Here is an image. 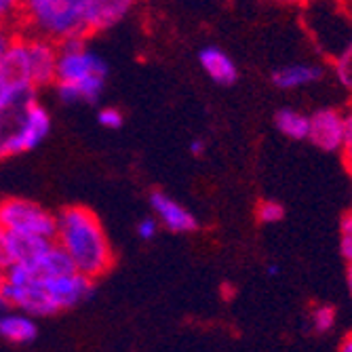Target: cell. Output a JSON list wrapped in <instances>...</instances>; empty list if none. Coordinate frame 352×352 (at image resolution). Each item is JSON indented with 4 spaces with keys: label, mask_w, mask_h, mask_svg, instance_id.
<instances>
[{
    "label": "cell",
    "mask_w": 352,
    "mask_h": 352,
    "mask_svg": "<svg viewBox=\"0 0 352 352\" xmlns=\"http://www.w3.org/2000/svg\"><path fill=\"white\" fill-rule=\"evenodd\" d=\"M340 253L346 262H352V232H342L340 239Z\"/></svg>",
    "instance_id": "cell-24"
},
{
    "label": "cell",
    "mask_w": 352,
    "mask_h": 352,
    "mask_svg": "<svg viewBox=\"0 0 352 352\" xmlns=\"http://www.w3.org/2000/svg\"><path fill=\"white\" fill-rule=\"evenodd\" d=\"M51 243H53L51 239H43L34 234L7 232V239H5L7 264H28L32 260H36Z\"/></svg>",
    "instance_id": "cell-15"
},
{
    "label": "cell",
    "mask_w": 352,
    "mask_h": 352,
    "mask_svg": "<svg viewBox=\"0 0 352 352\" xmlns=\"http://www.w3.org/2000/svg\"><path fill=\"white\" fill-rule=\"evenodd\" d=\"M276 3H283V5H302L306 0H276Z\"/></svg>",
    "instance_id": "cell-32"
},
{
    "label": "cell",
    "mask_w": 352,
    "mask_h": 352,
    "mask_svg": "<svg viewBox=\"0 0 352 352\" xmlns=\"http://www.w3.org/2000/svg\"><path fill=\"white\" fill-rule=\"evenodd\" d=\"M23 45H25V55H28V66L32 74V82H34L36 91L51 87L55 82V72H57V53L59 45L38 36V34H21Z\"/></svg>",
    "instance_id": "cell-8"
},
{
    "label": "cell",
    "mask_w": 352,
    "mask_h": 352,
    "mask_svg": "<svg viewBox=\"0 0 352 352\" xmlns=\"http://www.w3.org/2000/svg\"><path fill=\"white\" fill-rule=\"evenodd\" d=\"M38 338V323L36 316H32L23 310L11 308L9 312L0 314V340L13 346H25Z\"/></svg>",
    "instance_id": "cell-13"
},
{
    "label": "cell",
    "mask_w": 352,
    "mask_h": 352,
    "mask_svg": "<svg viewBox=\"0 0 352 352\" xmlns=\"http://www.w3.org/2000/svg\"><path fill=\"white\" fill-rule=\"evenodd\" d=\"M336 74H338L340 82L352 91V41L340 51V55L336 59Z\"/></svg>",
    "instance_id": "cell-18"
},
{
    "label": "cell",
    "mask_w": 352,
    "mask_h": 352,
    "mask_svg": "<svg viewBox=\"0 0 352 352\" xmlns=\"http://www.w3.org/2000/svg\"><path fill=\"white\" fill-rule=\"evenodd\" d=\"M21 17V0H0V25H11Z\"/></svg>",
    "instance_id": "cell-22"
},
{
    "label": "cell",
    "mask_w": 352,
    "mask_h": 352,
    "mask_svg": "<svg viewBox=\"0 0 352 352\" xmlns=\"http://www.w3.org/2000/svg\"><path fill=\"white\" fill-rule=\"evenodd\" d=\"M3 278H5V268L0 266V289H3ZM0 304H3V302H0Z\"/></svg>",
    "instance_id": "cell-33"
},
{
    "label": "cell",
    "mask_w": 352,
    "mask_h": 352,
    "mask_svg": "<svg viewBox=\"0 0 352 352\" xmlns=\"http://www.w3.org/2000/svg\"><path fill=\"white\" fill-rule=\"evenodd\" d=\"M346 167L352 171V108L344 114V142H342V150H340Z\"/></svg>",
    "instance_id": "cell-20"
},
{
    "label": "cell",
    "mask_w": 352,
    "mask_h": 352,
    "mask_svg": "<svg viewBox=\"0 0 352 352\" xmlns=\"http://www.w3.org/2000/svg\"><path fill=\"white\" fill-rule=\"evenodd\" d=\"M199 66L219 87H230L239 78V70H236L234 59L215 45L203 47L199 51Z\"/></svg>",
    "instance_id": "cell-14"
},
{
    "label": "cell",
    "mask_w": 352,
    "mask_h": 352,
    "mask_svg": "<svg viewBox=\"0 0 352 352\" xmlns=\"http://www.w3.org/2000/svg\"><path fill=\"white\" fill-rule=\"evenodd\" d=\"M255 215L262 223H278L285 217V207L278 201H262L255 209Z\"/></svg>",
    "instance_id": "cell-19"
},
{
    "label": "cell",
    "mask_w": 352,
    "mask_h": 352,
    "mask_svg": "<svg viewBox=\"0 0 352 352\" xmlns=\"http://www.w3.org/2000/svg\"><path fill=\"white\" fill-rule=\"evenodd\" d=\"M325 76V68L321 63L314 61H296V63H287L272 72L270 80L276 89L280 91H298L304 87H310L318 82Z\"/></svg>",
    "instance_id": "cell-12"
},
{
    "label": "cell",
    "mask_w": 352,
    "mask_h": 352,
    "mask_svg": "<svg viewBox=\"0 0 352 352\" xmlns=\"http://www.w3.org/2000/svg\"><path fill=\"white\" fill-rule=\"evenodd\" d=\"M266 272H268V276H278V272H280V266H278V264H268Z\"/></svg>",
    "instance_id": "cell-31"
},
{
    "label": "cell",
    "mask_w": 352,
    "mask_h": 352,
    "mask_svg": "<svg viewBox=\"0 0 352 352\" xmlns=\"http://www.w3.org/2000/svg\"><path fill=\"white\" fill-rule=\"evenodd\" d=\"M342 352H352V333H346L342 340H340V346H338Z\"/></svg>",
    "instance_id": "cell-29"
},
{
    "label": "cell",
    "mask_w": 352,
    "mask_h": 352,
    "mask_svg": "<svg viewBox=\"0 0 352 352\" xmlns=\"http://www.w3.org/2000/svg\"><path fill=\"white\" fill-rule=\"evenodd\" d=\"M150 205H152V211H154V217L158 219V223H161V226L169 232L188 234V232H195L199 228L197 215L163 190L152 192Z\"/></svg>",
    "instance_id": "cell-9"
},
{
    "label": "cell",
    "mask_w": 352,
    "mask_h": 352,
    "mask_svg": "<svg viewBox=\"0 0 352 352\" xmlns=\"http://www.w3.org/2000/svg\"><path fill=\"white\" fill-rule=\"evenodd\" d=\"M274 126L283 138L292 142H304L308 140L310 131V114H304L296 108H280L274 114Z\"/></svg>",
    "instance_id": "cell-16"
},
{
    "label": "cell",
    "mask_w": 352,
    "mask_h": 352,
    "mask_svg": "<svg viewBox=\"0 0 352 352\" xmlns=\"http://www.w3.org/2000/svg\"><path fill=\"white\" fill-rule=\"evenodd\" d=\"M0 228L13 234H34L53 241L57 215L30 199L9 197L0 199Z\"/></svg>",
    "instance_id": "cell-7"
},
{
    "label": "cell",
    "mask_w": 352,
    "mask_h": 352,
    "mask_svg": "<svg viewBox=\"0 0 352 352\" xmlns=\"http://www.w3.org/2000/svg\"><path fill=\"white\" fill-rule=\"evenodd\" d=\"M336 318H338V312L333 306H316L310 312V327L314 333L325 336L336 327Z\"/></svg>",
    "instance_id": "cell-17"
},
{
    "label": "cell",
    "mask_w": 352,
    "mask_h": 352,
    "mask_svg": "<svg viewBox=\"0 0 352 352\" xmlns=\"http://www.w3.org/2000/svg\"><path fill=\"white\" fill-rule=\"evenodd\" d=\"M72 266L89 278H100L114 266V249L102 219L82 205H70L57 215L53 239Z\"/></svg>",
    "instance_id": "cell-2"
},
{
    "label": "cell",
    "mask_w": 352,
    "mask_h": 352,
    "mask_svg": "<svg viewBox=\"0 0 352 352\" xmlns=\"http://www.w3.org/2000/svg\"><path fill=\"white\" fill-rule=\"evenodd\" d=\"M51 133L49 110L32 98L0 114V158L25 154L38 148Z\"/></svg>",
    "instance_id": "cell-5"
},
{
    "label": "cell",
    "mask_w": 352,
    "mask_h": 352,
    "mask_svg": "<svg viewBox=\"0 0 352 352\" xmlns=\"http://www.w3.org/2000/svg\"><path fill=\"white\" fill-rule=\"evenodd\" d=\"M5 239H7V232L0 228V266H7V253H5Z\"/></svg>",
    "instance_id": "cell-28"
},
{
    "label": "cell",
    "mask_w": 352,
    "mask_h": 352,
    "mask_svg": "<svg viewBox=\"0 0 352 352\" xmlns=\"http://www.w3.org/2000/svg\"><path fill=\"white\" fill-rule=\"evenodd\" d=\"M108 63L85 38L59 43L55 93L61 104H95L106 89Z\"/></svg>",
    "instance_id": "cell-3"
},
{
    "label": "cell",
    "mask_w": 352,
    "mask_h": 352,
    "mask_svg": "<svg viewBox=\"0 0 352 352\" xmlns=\"http://www.w3.org/2000/svg\"><path fill=\"white\" fill-rule=\"evenodd\" d=\"M158 228H161V223H158V219L152 217V215H148V217H142V219L138 221L135 232H138V236H140L142 241H152V239L156 236Z\"/></svg>",
    "instance_id": "cell-23"
},
{
    "label": "cell",
    "mask_w": 352,
    "mask_h": 352,
    "mask_svg": "<svg viewBox=\"0 0 352 352\" xmlns=\"http://www.w3.org/2000/svg\"><path fill=\"white\" fill-rule=\"evenodd\" d=\"M36 98V87L32 82L23 36H13L7 53L0 57V114Z\"/></svg>",
    "instance_id": "cell-6"
},
{
    "label": "cell",
    "mask_w": 352,
    "mask_h": 352,
    "mask_svg": "<svg viewBox=\"0 0 352 352\" xmlns=\"http://www.w3.org/2000/svg\"><path fill=\"white\" fill-rule=\"evenodd\" d=\"M21 3H23V0H21Z\"/></svg>",
    "instance_id": "cell-34"
},
{
    "label": "cell",
    "mask_w": 352,
    "mask_h": 352,
    "mask_svg": "<svg viewBox=\"0 0 352 352\" xmlns=\"http://www.w3.org/2000/svg\"><path fill=\"white\" fill-rule=\"evenodd\" d=\"M205 150H207V144L203 140H192L190 142V154L201 156V154H205Z\"/></svg>",
    "instance_id": "cell-26"
},
{
    "label": "cell",
    "mask_w": 352,
    "mask_h": 352,
    "mask_svg": "<svg viewBox=\"0 0 352 352\" xmlns=\"http://www.w3.org/2000/svg\"><path fill=\"white\" fill-rule=\"evenodd\" d=\"M346 283H348V292L352 296V262H348V268H346Z\"/></svg>",
    "instance_id": "cell-30"
},
{
    "label": "cell",
    "mask_w": 352,
    "mask_h": 352,
    "mask_svg": "<svg viewBox=\"0 0 352 352\" xmlns=\"http://www.w3.org/2000/svg\"><path fill=\"white\" fill-rule=\"evenodd\" d=\"M138 0H87L89 32H108L133 13Z\"/></svg>",
    "instance_id": "cell-11"
},
{
    "label": "cell",
    "mask_w": 352,
    "mask_h": 352,
    "mask_svg": "<svg viewBox=\"0 0 352 352\" xmlns=\"http://www.w3.org/2000/svg\"><path fill=\"white\" fill-rule=\"evenodd\" d=\"M342 232H352V211L344 213L340 219V234Z\"/></svg>",
    "instance_id": "cell-27"
},
{
    "label": "cell",
    "mask_w": 352,
    "mask_h": 352,
    "mask_svg": "<svg viewBox=\"0 0 352 352\" xmlns=\"http://www.w3.org/2000/svg\"><path fill=\"white\" fill-rule=\"evenodd\" d=\"M308 140L323 152H340L344 142V112L338 108H321L312 112Z\"/></svg>",
    "instance_id": "cell-10"
},
{
    "label": "cell",
    "mask_w": 352,
    "mask_h": 352,
    "mask_svg": "<svg viewBox=\"0 0 352 352\" xmlns=\"http://www.w3.org/2000/svg\"><path fill=\"white\" fill-rule=\"evenodd\" d=\"M91 294L93 278L78 270L38 274L28 264H9L5 266L0 302L7 308H17L38 318L76 308Z\"/></svg>",
    "instance_id": "cell-1"
},
{
    "label": "cell",
    "mask_w": 352,
    "mask_h": 352,
    "mask_svg": "<svg viewBox=\"0 0 352 352\" xmlns=\"http://www.w3.org/2000/svg\"><path fill=\"white\" fill-rule=\"evenodd\" d=\"M98 122L104 126V129L114 131V129H120L122 122H124V118H122V112H120L118 108L108 106V108H102V110L98 112Z\"/></svg>",
    "instance_id": "cell-21"
},
{
    "label": "cell",
    "mask_w": 352,
    "mask_h": 352,
    "mask_svg": "<svg viewBox=\"0 0 352 352\" xmlns=\"http://www.w3.org/2000/svg\"><path fill=\"white\" fill-rule=\"evenodd\" d=\"M13 32L9 30V25H0V57H3L9 49V45L13 43Z\"/></svg>",
    "instance_id": "cell-25"
},
{
    "label": "cell",
    "mask_w": 352,
    "mask_h": 352,
    "mask_svg": "<svg viewBox=\"0 0 352 352\" xmlns=\"http://www.w3.org/2000/svg\"><path fill=\"white\" fill-rule=\"evenodd\" d=\"M21 19L32 34L57 45L89 34L87 0H23Z\"/></svg>",
    "instance_id": "cell-4"
}]
</instances>
